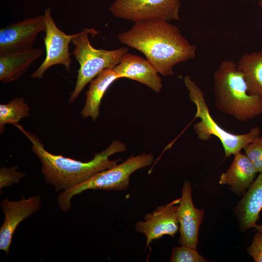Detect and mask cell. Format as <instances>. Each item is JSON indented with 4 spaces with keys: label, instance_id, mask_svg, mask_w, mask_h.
Returning <instances> with one entry per match:
<instances>
[{
    "label": "cell",
    "instance_id": "1",
    "mask_svg": "<svg viewBox=\"0 0 262 262\" xmlns=\"http://www.w3.org/2000/svg\"><path fill=\"white\" fill-rule=\"evenodd\" d=\"M117 38L122 44L143 53L164 77L173 75L174 66L194 59L196 55V47L183 36L178 27L162 19L135 22Z\"/></svg>",
    "mask_w": 262,
    "mask_h": 262
},
{
    "label": "cell",
    "instance_id": "2",
    "mask_svg": "<svg viewBox=\"0 0 262 262\" xmlns=\"http://www.w3.org/2000/svg\"><path fill=\"white\" fill-rule=\"evenodd\" d=\"M15 126L31 142L32 152L42 163V172L46 181L54 186L57 191L70 188L114 167L121 160H111L110 156L126 150L125 144L114 140L105 149L95 154L91 161L83 162L49 152L37 136L25 130L19 124Z\"/></svg>",
    "mask_w": 262,
    "mask_h": 262
},
{
    "label": "cell",
    "instance_id": "3",
    "mask_svg": "<svg viewBox=\"0 0 262 262\" xmlns=\"http://www.w3.org/2000/svg\"><path fill=\"white\" fill-rule=\"evenodd\" d=\"M216 108L235 119L246 121L262 114V97L249 94L237 64L222 61L213 75Z\"/></svg>",
    "mask_w": 262,
    "mask_h": 262
},
{
    "label": "cell",
    "instance_id": "4",
    "mask_svg": "<svg viewBox=\"0 0 262 262\" xmlns=\"http://www.w3.org/2000/svg\"><path fill=\"white\" fill-rule=\"evenodd\" d=\"M98 32L94 28H85L76 33L72 39L74 46L72 54L80 65L76 85L70 93L69 101H75L86 84L104 70L113 69L121 61L129 49L121 47L114 50L97 49L89 40Z\"/></svg>",
    "mask_w": 262,
    "mask_h": 262
},
{
    "label": "cell",
    "instance_id": "5",
    "mask_svg": "<svg viewBox=\"0 0 262 262\" xmlns=\"http://www.w3.org/2000/svg\"><path fill=\"white\" fill-rule=\"evenodd\" d=\"M183 81L190 99L196 105V117L200 119L194 127L199 139L205 141L213 135L216 137L222 144L225 157H229L240 152L246 146L260 136L261 131L258 127H255L243 134H235L222 128L212 116L204 93L197 83L188 75L184 77Z\"/></svg>",
    "mask_w": 262,
    "mask_h": 262
},
{
    "label": "cell",
    "instance_id": "6",
    "mask_svg": "<svg viewBox=\"0 0 262 262\" xmlns=\"http://www.w3.org/2000/svg\"><path fill=\"white\" fill-rule=\"evenodd\" d=\"M154 161V156L144 153L129 157L123 163L99 172L86 180L64 190L58 197V203L64 212L71 207L70 200L75 195L87 190L124 191L130 185L131 175L141 168L149 166Z\"/></svg>",
    "mask_w": 262,
    "mask_h": 262
},
{
    "label": "cell",
    "instance_id": "7",
    "mask_svg": "<svg viewBox=\"0 0 262 262\" xmlns=\"http://www.w3.org/2000/svg\"><path fill=\"white\" fill-rule=\"evenodd\" d=\"M180 0H115L109 10L115 16L135 22L152 19L168 22L180 18Z\"/></svg>",
    "mask_w": 262,
    "mask_h": 262
},
{
    "label": "cell",
    "instance_id": "8",
    "mask_svg": "<svg viewBox=\"0 0 262 262\" xmlns=\"http://www.w3.org/2000/svg\"><path fill=\"white\" fill-rule=\"evenodd\" d=\"M44 16L46 31L43 39L46 55L44 61L32 74L33 79H41L49 68L56 65H62L70 71L71 59L69 45L76 35L67 34L57 27L51 16L50 8L45 10Z\"/></svg>",
    "mask_w": 262,
    "mask_h": 262
},
{
    "label": "cell",
    "instance_id": "9",
    "mask_svg": "<svg viewBox=\"0 0 262 262\" xmlns=\"http://www.w3.org/2000/svg\"><path fill=\"white\" fill-rule=\"evenodd\" d=\"M45 31L44 15L28 17L0 29V55L33 49L38 34Z\"/></svg>",
    "mask_w": 262,
    "mask_h": 262
},
{
    "label": "cell",
    "instance_id": "10",
    "mask_svg": "<svg viewBox=\"0 0 262 262\" xmlns=\"http://www.w3.org/2000/svg\"><path fill=\"white\" fill-rule=\"evenodd\" d=\"M180 200V198L158 206L152 213L146 214L143 221L136 223V230L147 238L146 246L165 235L175 236L179 230L176 213Z\"/></svg>",
    "mask_w": 262,
    "mask_h": 262
},
{
    "label": "cell",
    "instance_id": "11",
    "mask_svg": "<svg viewBox=\"0 0 262 262\" xmlns=\"http://www.w3.org/2000/svg\"><path fill=\"white\" fill-rule=\"evenodd\" d=\"M204 214L203 209L195 207L192 199L191 183L186 180L182 186L181 196L176 213L180 232L179 243L181 246L196 249L199 227Z\"/></svg>",
    "mask_w": 262,
    "mask_h": 262
},
{
    "label": "cell",
    "instance_id": "12",
    "mask_svg": "<svg viewBox=\"0 0 262 262\" xmlns=\"http://www.w3.org/2000/svg\"><path fill=\"white\" fill-rule=\"evenodd\" d=\"M41 198L38 196L17 201L3 200L0 207L4 214V220L0 228V249L8 253L13 236L19 224L25 219L38 211Z\"/></svg>",
    "mask_w": 262,
    "mask_h": 262
},
{
    "label": "cell",
    "instance_id": "13",
    "mask_svg": "<svg viewBox=\"0 0 262 262\" xmlns=\"http://www.w3.org/2000/svg\"><path fill=\"white\" fill-rule=\"evenodd\" d=\"M113 69L119 79L137 81L156 93H159L163 88L162 79L156 69L147 59L139 56L127 53Z\"/></svg>",
    "mask_w": 262,
    "mask_h": 262
},
{
    "label": "cell",
    "instance_id": "14",
    "mask_svg": "<svg viewBox=\"0 0 262 262\" xmlns=\"http://www.w3.org/2000/svg\"><path fill=\"white\" fill-rule=\"evenodd\" d=\"M262 209V172L254 180L234 208L240 230L254 228Z\"/></svg>",
    "mask_w": 262,
    "mask_h": 262
},
{
    "label": "cell",
    "instance_id": "15",
    "mask_svg": "<svg viewBox=\"0 0 262 262\" xmlns=\"http://www.w3.org/2000/svg\"><path fill=\"white\" fill-rule=\"evenodd\" d=\"M229 168L222 173L219 184H227L238 195H244L258 173L252 162L245 154L239 152L234 155Z\"/></svg>",
    "mask_w": 262,
    "mask_h": 262
},
{
    "label": "cell",
    "instance_id": "16",
    "mask_svg": "<svg viewBox=\"0 0 262 262\" xmlns=\"http://www.w3.org/2000/svg\"><path fill=\"white\" fill-rule=\"evenodd\" d=\"M119 78L114 69L104 70L90 81L86 92L85 104L81 111L83 118L96 121L99 115L102 98L109 86Z\"/></svg>",
    "mask_w": 262,
    "mask_h": 262
},
{
    "label": "cell",
    "instance_id": "17",
    "mask_svg": "<svg viewBox=\"0 0 262 262\" xmlns=\"http://www.w3.org/2000/svg\"><path fill=\"white\" fill-rule=\"evenodd\" d=\"M42 53L41 49L33 48L22 52L0 55V81L5 83L17 80Z\"/></svg>",
    "mask_w": 262,
    "mask_h": 262
},
{
    "label": "cell",
    "instance_id": "18",
    "mask_svg": "<svg viewBox=\"0 0 262 262\" xmlns=\"http://www.w3.org/2000/svg\"><path fill=\"white\" fill-rule=\"evenodd\" d=\"M237 66L245 80L248 93L262 97V50L244 54Z\"/></svg>",
    "mask_w": 262,
    "mask_h": 262
},
{
    "label": "cell",
    "instance_id": "19",
    "mask_svg": "<svg viewBox=\"0 0 262 262\" xmlns=\"http://www.w3.org/2000/svg\"><path fill=\"white\" fill-rule=\"evenodd\" d=\"M30 108L22 97H17L6 104L0 105V132L2 133L7 124L14 126L21 119L29 115Z\"/></svg>",
    "mask_w": 262,
    "mask_h": 262
},
{
    "label": "cell",
    "instance_id": "20",
    "mask_svg": "<svg viewBox=\"0 0 262 262\" xmlns=\"http://www.w3.org/2000/svg\"><path fill=\"white\" fill-rule=\"evenodd\" d=\"M170 261L171 262H206L207 259L201 255L196 249L181 246L173 247Z\"/></svg>",
    "mask_w": 262,
    "mask_h": 262
},
{
    "label": "cell",
    "instance_id": "21",
    "mask_svg": "<svg viewBox=\"0 0 262 262\" xmlns=\"http://www.w3.org/2000/svg\"><path fill=\"white\" fill-rule=\"evenodd\" d=\"M244 149L258 173L262 172V137H257Z\"/></svg>",
    "mask_w": 262,
    "mask_h": 262
},
{
    "label": "cell",
    "instance_id": "22",
    "mask_svg": "<svg viewBox=\"0 0 262 262\" xmlns=\"http://www.w3.org/2000/svg\"><path fill=\"white\" fill-rule=\"evenodd\" d=\"M17 167L13 166L10 168L2 167L0 170V188L12 186L17 183L26 174L23 172L16 170Z\"/></svg>",
    "mask_w": 262,
    "mask_h": 262
},
{
    "label": "cell",
    "instance_id": "23",
    "mask_svg": "<svg viewBox=\"0 0 262 262\" xmlns=\"http://www.w3.org/2000/svg\"><path fill=\"white\" fill-rule=\"evenodd\" d=\"M247 253L255 262H262V234L257 232L250 245L247 248Z\"/></svg>",
    "mask_w": 262,
    "mask_h": 262
},
{
    "label": "cell",
    "instance_id": "24",
    "mask_svg": "<svg viewBox=\"0 0 262 262\" xmlns=\"http://www.w3.org/2000/svg\"><path fill=\"white\" fill-rule=\"evenodd\" d=\"M254 229H256V230L262 234V225H258L257 224L254 226Z\"/></svg>",
    "mask_w": 262,
    "mask_h": 262
},
{
    "label": "cell",
    "instance_id": "25",
    "mask_svg": "<svg viewBox=\"0 0 262 262\" xmlns=\"http://www.w3.org/2000/svg\"><path fill=\"white\" fill-rule=\"evenodd\" d=\"M259 5L262 8V0H259Z\"/></svg>",
    "mask_w": 262,
    "mask_h": 262
}]
</instances>
